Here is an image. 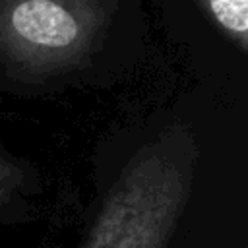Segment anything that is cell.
Segmentation results:
<instances>
[{
	"label": "cell",
	"mask_w": 248,
	"mask_h": 248,
	"mask_svg": "<svg viewBox=\"0 0 248 248\" xmlns=\"http://www.w3.org/2000/svg\"><path fill=\"white\" fill-rule=\"evenodd\" d=\"M118 0H0V60L39 81L81 66L105 37Z\"/></svg>",
	"instance_id": "obj_1"
},
{
	"label": "cell",
	"mask_w": 248,
	"mask_h": 248,
	"mask_svg": "<svg viewBox=\"0 0 248 248\" xmlns=\"http://www.w3.org/2000/svg\"><path fill=\"white\" fill-rule=\"evenodd\" d=\"M186 200L170 182L124 170L103 198L79 248H169Z\"/></svg>",
	"instance_id": "obj_2"
},
{
	"label": "cell",
	"mask_w": 248,
	"mask_h": 248,
	"mask_svg": "<svg viewBox=\"0 0 248 248\" xmlns=\"http://www.w3.org/2000/svg\"><path fill=\"white\" fill-rule=\"evenodd\" d=\"M209 21L242 52H248V0H198Z\"/></svg>",
	"instance_id": "obj_3"
},
{
	"label": "cell",
	"mask_w": 248,
	"mask_h": 248,
	"mask_svg": "<svg viewBox=\"0 0 248 248\" xmlns=\"http://www.w3.org/2000/svg\"><path fill=\"white\" fill-rule=\"evenodd\" d=\"M25 167L14 157L0 151V209L10 205L25 186Z\"/></svg>",
	"instance_id": "obj_4"
}]
</instances>
